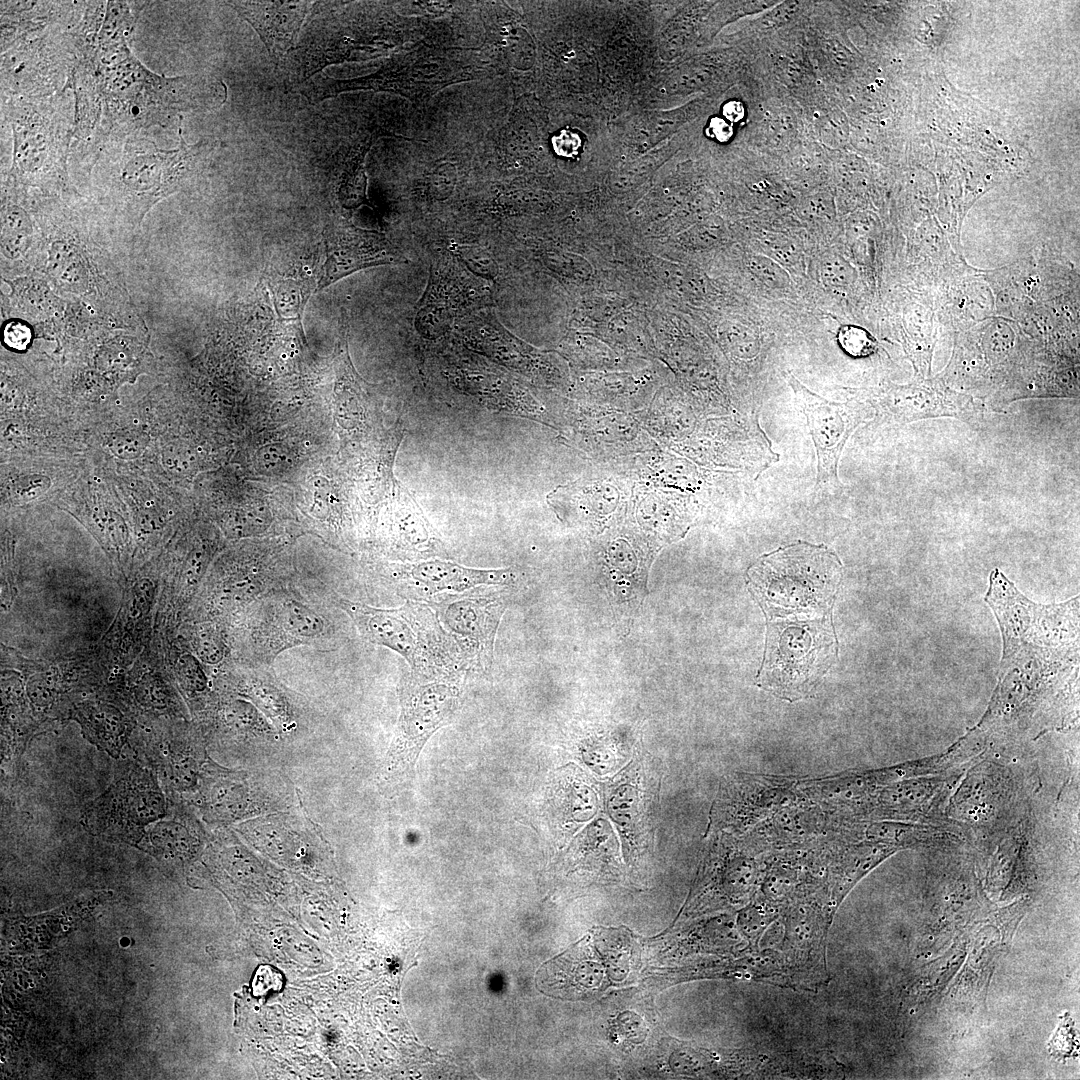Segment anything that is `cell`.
<instances>
[{"label": "cell", "mask_w": 1080, "mask_h": 1080, "mask_svg": "<svg viewBox=\"0 0 1080 1080\" xmlns=\"http://www.w3.org/2000/svg\"><path fill=\"white\" fill-rule=\"evenodd\" d=\"M78 90L87 119L100 108L89 128L104 117L110 128L133 130L156 118L165 121L180 112L221 106L225 99L221 81L204 75L166 78L152 74L127 46L97 52L87 59ZM102 123V121H101ZM100 126V124H99Z\"/></svg>", "instance_id": "obj_1"}, {"label": "cell", "mask_w": 1080, "mask_h": 1080, "mask_svg": "<svg viewBox=\"0 0 1080 1080\" xmlns=\"http://www.w3.org/2000/svg\"><path fill=\"white\" fill-rule=\"evenodd\" d=\"M340 607L372 644L391 649L424 676H465L462 654L428 604L408 600L394 609L340 599Z\"/></svg>", "instance_id": "obj_2"}, {"label": "cell", "mask_w": 1080, "mask_h": 1080, "mask_svg": "<svg viewBox=\"0 0 1080 1080\" xmlns=\"http://www.w3.org/2000/svg\"><path fill=\"white\" fill-rule=\"evenodd\" d=\"M840 574L841 564L833 552L799 542L760 558L749 578L763 608L771 615H783L825 608Z\"/></svg>", "instance_id": "obj_3"}, {"label": "cell", "mask_w": 1080, "mask_h": 1080, "mask_svg": "<svg viewBox=\"0 0 1080 1080\" xmlns=\"http://www.w3.org/2000/svg\"><path fill=\"white\" fill-rule=\"evenodd\" d=\"M163 791L151 769L119 760L107 789L84 806L81 822L94 836L137 846L146 828L166 815Z\"/></svg>", "instance_id": "obj_4"}, {"label": "cell", "mask_w": 1080, "mask_h": 1080, "mask_svg": "<svg viewBox=\"0 0 1080 1080\" xmlns=\"http://www.w3.org/2000/svg\"><path fill=\"white\" fill-rule=\"evenodd\" d=\"M179 127L180 143L176 149L161 150L149 141L125 145L113 177L116 197L130 218L141 221L160 199L180 188L212 152V143L201 140L187 144Z\"/></svg>", "instance_id": "obj_5"}, {"label": "cell", "mask_w": 1080, "mask_h": 1080, "mask_svg": "<svg viewBox=\"0 0 1080 1080\" xmlns=\"http://www.w3.org/2000/svg\"><path fill=\"white\" fill-rule=\"evenodd\" d=\"M833 654L834 637L824 623L770 625L759 685L786 700L801 699L828 669Z\"/></svg>", "instance_id": "obj_6"}, {"label": "cell", "mask_w": 1080, "mask_h": 1080, "mask_svg": "<svg viewBox=\"0 0 1080 1080\" xmlns=\"http://www.w3.org/2000/svg\"><path fill=\"white\" fill-rule=\"evenodd\" d=\"M497 586L441 593L426 603L456 642L468 672L489 673L507 601Z\"/></svg>", "instance_id": "obj_7"}, {"label": "cell", "mask_w": 1080, "mask_h": 1080, "mask_svg": "<svg viewBox=\"0 0 1080 1080\" xmlns=\"http://www.w3.org/2000/svg\"><path fill=\"white\" fill-rule=\"evenodd\" d=\"M14 132L13 165L10 181L16 186L40 188L60 185L64 180L66 147L60 120L52 116L49 104L39 100L11 104L9 110Z\"/></svg>", "instance_id": "obj_8"}, {"label": "cell", "mask_w": 1080, "mask_h": 1080, "mask_svg": "<svg viewBox=\"0 0 1080 1080\" xmlns=\"http://www.w3.org/2000/svg\"><path fill=\"white\" fill-rule=\"evenodd\" d=\"M487 282L465 269L456 258L440 256L430 269L427 288L417 305L415 327L425 337L446 333L458 318L487 307Z\"/></svg>", "instance_id": "obj_9"}, {"label": "cell", "mask_w": 1080, "mask_h": 1080, "mask_svg": "<svg viewBox=\"0 0 1080 1080\" xmlns=\"http://www.w3.org/2000/svg\"><path fill=\"white\" fill-rule=\"evenodd\" d=\"M817 457L815 491L839 488L838 465L844 446L853 431L874 416L873 410L861 402L835 403L791 381Z\"/></svg>", "instance_id": "obj_10"}, {"label": "cell", "mask_w": 1080, "mask_h": 1080, "mask_svg": "<svg viewBox=\"0 0 1080 1080\" xmlns=\"http://www.w3.org/2000/svg\"><path fill=\"white\" fill-rule=\"evenodd\" d=\"M464 676L410 673L403 686L398 743L418 752L429 736L447 724L459 705Z\"/></svg>", "instance_id": "obj_11"}, {"label": "cell", "mask_w": 1080, "mask_h": 1080, "mask_svg": "<svg viewBox=\"0 0 1080 1080\" xmlns=\"http://www.w3.org/2000/svg\"><path fill=\"white\" fill-rule=\"evenodd\" d=\"M325 259L316 292L362 269L404 262V257L385 236L343 221L328 223L323 230Z\"/></svg>", "instance_id": "obj_12"}, {"label": "cell", "mask_w": 1080, "mask_h": 1080, "mask_svg": "<svg viewBox=\"0 0 1080 1080\" xmlns=\"http://www.w3.org/2000/svg\"><path fill=\"white\" fill-rule=\"evenodd\" d=\"M389 576L408 600L427 602L446 592H465L484 586H506L514 581L511 569H475L457 563L429 559L395 565Z\"/></svg>", "instance_id": "obj_13"}, {"label": "cell", "mask_w": 1080, "mask_h": 1080, "mask_svg": "<svg viewBox=\"0 0 1080 1080\" xmlns=\"http://www.w3.org/2000/svg\"><path fill=\"white\" fill-rule=\"evenodd\" d=\"M258 33L272 61L278 65L295 47L313 1H229Z\"/></svg>", "instance_id": "obj_14"}, {"label": "cell", "mask_w": 1080, "mask_h": 1080, "mask_svg": "<svg viewBox=\"0 0 1080 1080\" xmlns=\"http://www.w3.org/2000/svg\"><path fill=\"white\" fill-rule=\"evenodd\" d=\"M604 959L585 942L546 963L538 973L543 992L566 998L593 994L609 985Z\"/></svg>", "instance_id": "obj_15"}, {"label": "cell", "mask_w": 1080, "mask_h": 1080, "mask_svg": "<svg viewBox=\"0 0 1080 1080\" xmlns=\"http://www.w3.org/2000/svg\"><path fill=\"white\" fill-rule=\"evenodd\" d=\"M637 760L609 789L608 805L626 842L636 845L650 834V802L655 798V780L647 777Z\"/></svg>", "instance_id": "obj_16"}, {"label": "cell", "mask_w": 1080, "mask_h": 1080, "mask_svg": "<svg viewBox=\"0 0 1080 1080\" xmlns=\"http://www.w3.org/2000/svg\"><path fill=\"white\" fill-rule=\"evenodd\" d=\"M883 406L886 414L898 423L953 417L973 424L982 417L980 408L971 398L933 386L898 390L884 401Z\"/></svg>", "instance_id": "obj_17"}, {"label": "cell", "mask_w": 1080, "mask_h": 1080, "mask_svg": "<svg viewBox=\"0 0 1080 1080\" xmlns=\"http://www.w3.org/2000/svg\"><path fill=\"white\" fill-rule=\"evenodd\" d=\"M167 812L149 825L137 847L158 857H177L189 854L200 844L201 831L197 823L176 803L175 796H166Z\"/></svg>", "instance_id": "obj_18"}, {"label": "cell", "mask_w": 1080, "mask_h": 1080, "mask_svg": "<svg viewBox=\"0 0 1080 1080\" xmlns=\"http://www.w3.org/2000/svg\"><path fill=\"white\" fill-rule=\"evenodd\" d=\"M80 722L85 738L114 759L121 755L128 738L122 717L107 706L85 707L80 710Z\"/></svg>", "instance_id": "obj_19"}, {"label": "cell", "mask_w": 1080, "mask_h": 1080, "mask_svg": "<svg viewBox=\"0 0 1080 1080\" xmlns=\"http://www.w3.org/2000/svg\"><path fill=\"white\" fill-rule=\"evenodd\" d=\"M2 254L11 260H17L28 251L31 245L33 228L29 214L16 199L5 201L2 206Z\"/></svg>", "instance_id": "obj_20"}, {"label": "cell", "mask_w": 1080, "mask_h": 1080, "mask_svg": "<svg viewBox=\"0 0 1080 1080\" xmlns=\"http://www.w3.org/2000/svg\"><path fill=\"white\" fill-rule=\"evenodd\" d=\"M281 630L297 641L314 640L324 631V621L311 608L296 600H285L277 609Z\"/></svg>", "instance_id": "obj_21"}, {"label": "cell", "mask_w": 1080, "mask_h": 1080, "mask_svg": "<svg viewBox=\"0 0 1080 1080\" xmlns=\"http://www.w3.org/2000/svg\"><path fill=\"white\" fill-rule=\"evenodd\" d=\"M279 318L302 328L304 306L316 287L309 281L275 280L269 284Z\"/></svg>", "instance_id": "obj_22"}, {"label": "cell", "mask_w": 1080, "mask_h": 1080, "mask_svg": "<svg viewBox=\"0 0 1080 1080\" xmlns=\"http://www.w3.org/2000/svg\"><path fill=\"white\" fill-rule=\"evenodd\" d=\"M148 444V434L136 428L117 430L108 435L105 442L108 450L114 456L123 460H133L140 457Z\"/></svg>", "instance_id": "obj_23"}, {"label": "cell", "mask_w": 1080, "mask_h": 1080, "mask_svg": "<svg viewBox=\"0 0 1080 1080\" xmlns=\"http://www.w3.org/2000/svg\"><path fill=\"white\" fill-rule=\"evenodd\" d=\"M840 347L852 357H865L872 354L876 348V341L865 329L854 326H842L837 335Z\"/></svg>", "instance_id": "obj_24"}, {"label": "cell", "mask_w": 1080, "mask_h": 1080, "mask_svg": "<svg viewBox=\"0 0 1080 1080\" xmlns=\"http://www.w3.org/2000/svg\"><path fill=\"white\" fill-rule=\"evenodd\" d=\"M456 252V255L476 276L487 278V276L495 275V263L482 249L472 246H460L456 248Z\"/></svg>", "instance_id": "obj_25"}, {"label": "cell", "mask_w": 1080, "mask_h": 1080, "mask_svg": "<svg viewBox=\"0 0 1080 1080\" xmlns=\"http://www.w3.org/2000/svg\"><path fill=\"white\" fill-rule=\"evenodd\" d=\"M50 484L49 478L40 474L21 476L12 485V495L19 500L29 501L43 495Z\"/></svg>", "instance_id": "obj_26"}, {"label": "cell", "mask_w": 1080, "mask_h": 1080, "mask_svg": "<svg viewBox=\"0 0 1080 1080\" xmlns=\"http://www.w3.org/2000/svg\"><path fill=\"white\" fill-rule=\"evenodd\" d=\"M580 146L579 135L569 130H563L553 138L555 152L563 157H573L578 153Z\"/></svg>", "instance_id": "obj_27"}, {"label": "cell", "mask_w": 1080, "mask_h": 1080, "mask_svg": "<svg viewBox=\"0 0 1080 1080\" xmlns=\"http://www.w3.org/2000/svg\"><path fill=\"white\" fill-rule=\"evenodd\" d=\"M4 339L10 347L24 349L29 343L30 331L21 324L12 323L5 328Z\"/></svg>", "instance_id": "obj_28"}, {"label": "cell", "mask_w": 1080, "mask_h": 1080, "mask_svg": "<svg viewBox=\"0 0 1080 1080\" xmlns=\"http://www.w3.org/2000/svg\"><path fill=\"white\" fill-rule=\"evenodd\" d=\"M708 131H711V136L716 137L719 141H726L732 135L731 126L720 118H713L711 120Z\"/></svg>", "instance_id": "obj_29"}, {"label": "cell", "mask_w": 1080, "mask_h": 1080, "mask_svg": "<svg viewBox=\"0 0 1080 1080\" xmlns=\"http://www.w3.org/2000/svg\"><path fill=\"white\" fill-rule=\"evenodd\" d=\"M794 4L795 3L790 2V3H787V4L785 3V5H782V6L778 7L775 11H773L770 14L769 19H768L769 21H767V22L770 25H772V24H779L780 21H785L788 18V15L793 13V11L795 9Z\"/></svg>", "instance_id": "obj_30"}, {"label": "cell", "mask_w": 1080, "mask_h": 1080, "mask_svg": "<svg viewBox=\"0 0 1080 1080\" xmlns=\"http://www.w3.org/2000/svg\"><path fill=\"white\" fill-rule=\"evenodd\" d=\"M723 114L730 121L737 122L743 117V107L739 102H728L723 108Z\"/></svg>", "instance_id": "obj_31"}]
</instances>
